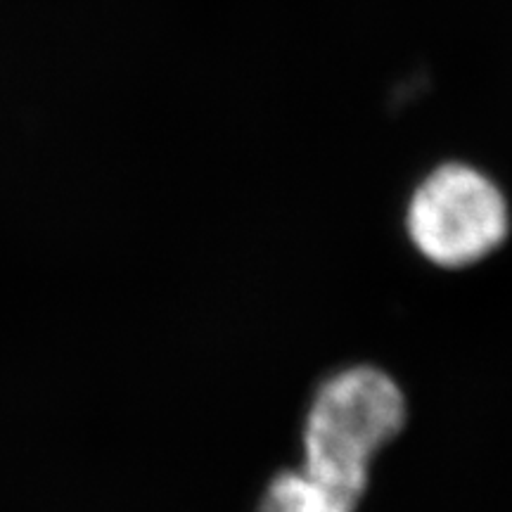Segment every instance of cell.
Returning <instances> with one entry per match:
<instances>
[{"label": "cell", "instance_id": "obj_2", "mask_svg": "<svg viewBox=\"0 0 512 512\" xmlns=\"http://www.w3.org/2000/svg\"><path fill=\"white\" fill-rule=\"evenodd\" d=\"M406 230L430 264L475 266L508 238V202L482 171L446 164L415 188L406 209Z\"/></svg>", "mask_w": 512, "mask_h": 512}, {"label": "cell", "instance_id": "obj_1", "mask_svg": "<svg viewBox=\"0 0 512 512\" xmlns=\"http://www.w3.org/2000/svg\"><path fill=\"white\" fill-rule=\"evenodd\" d=\"M408 408L392 377L351 366L313 394L304 420V470L361 503L375 458L399 437Z\"/></svg>", "mask_w": 512, "mask_h": 512}, {"label": "cell", "instance_id": "obj_3", "mask_svg": "<svg viewBox=\"0 0 512 512\" xmlns=\"http://www.w3.org/2000/svg\"><path fill=\"white\" fill-rule=\"evenodd\" d=\"M358 503L330 489L309 472H280L266 486L256 512H356Z\"/></svg>", "mask_w": 512, "mask_h": 512}]
</instances>
